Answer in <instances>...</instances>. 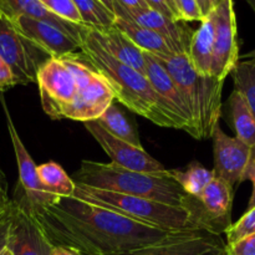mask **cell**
Here are the masks:
<instances>
[{
    "label": "cell",
    "mask_w": 255,
    "mask_h": 255,
    "mask_svg": "<svg viewBox=\"0 0 255 255\" xmlns=\"http://www.w3.org/2000/svg\"><path fill=\"white\" fill-rule=\"evenodd\" d=\"M224 255H226V254H224Z\"/></svg>",
    "instance_id": "7dc6e473"
},
{
    "label": "cell",
    "mask_w": 255,
    "mask_h": 255,
    "mask_svg": "<svg viewBox=\"0 0 255 255\" xmlns=\"http://www.w3.org/2000/svg\"><path fill=\"white\" fill-rule=\"evenodd\" d=\"M242 59H247V60H254L255 61V49L252 50L251 52L246 54L244 56H242Z\"/></svg>",
    "instance_id": "60d3db41"
},
{
    "label": "cell",
    "mask_w": 255,
    "mask_h": 255,
    "mask_svg": "<svg viewBox=\"0 0 255 255\" xmlns=\"http://www.w3.org/2000/svg\"><path fill=\"white\" fill-rule=\"evenodd\" d=\"M114 11L116 16L127 17L136 24L158 34L167 42L173 54H187L188 52L189 42H191L193 32L189 30V27L182 25L181 21L169 19L151 7L129 11L115 2Z\"/></svg>",
    "instance_id": "5bb4252c"
},
{
    "label": "cell",
    "mask_w": 255,
    "mask_h": 255,
    "mask_svg": "<svg viewBox=\"0 0 255 255\" xmlns=\"http://www.w3.org/2000/svg\"><path fill=\"white\" fill-rule=\"evenodd\" d=\"M80 50L110 82L115 99L124 106L161 127L186 131L184 122L156 94L147 77L102 50L89 35L87 26L82 31Z\"/></svg>",
    "instance_id": "277c9868"
},
{
    "label": "cell",
    "mask_w": 255,
    "mask_h": 255,
    "mask_svg": "<svg viewBox=\"0 0 255 255\" xmlns=\"http://www.w3.org/2000/svg\"><path fill=\"white\" fill-rule=\"evenodd\" d=\"M100 1H101L102 4H104L105 6L107 7V9L111 10L112 12H115L114 11V10H115V1H114V0H100Z\"/></svg>",
    "instance_id": "ab89813d"
},
{
    "label": "cell",
    "mask_w": 255,
    "mask_h": 255,
    "mask_svg": "<svg viewBox=\"0 0 255 255\" xmlns=\"http://www.w3.org/2000/svg\"><path fill=\"white\" fill-rule=\"evenodd\" d=\"M169 1H171L172 5H173L174 10H176L177 15H178V17H179V21H181V16H179V11H178V0H169Z\"/></svg>",
    "instance_id": "b9f144b4"
},
{
    "label": "cell",
    "mask_w": 255,
    "mask_h": 255,
    "mask_svg": "<svg viewBox=\"0 0 255 255\" xmlns=\"http://www.w3.org/2000/svg\"><path fill=\"white\" fill-rule=\"evenodd\" d=\"M228 112L237 138L253 148L255 147V117L237 90H233L228 99Z\"/></svg>",
    "instance_id": "7402d4cb"
},
{
    "label": "cell",
    "mask_w": 255,
    "mask_h": 255,
    "mask_svg": "<svg viewBox=\"0 0 255 255\" xmlns=\"http://www.w3.org/2000/svg\"><path fill=\"white\" fill-rule=\"evenodd\" d=\"M246 1H247V4L251 6V9L253 10V12L255 14V0H246Z\"/></svg>",
    "instance_id": "7bdbcfd3"
},
{
    "label": "cell",
    "mask_w": 255,
    "mask_h": 255,
    "mask_svg": "<svg viewBox=\"0 0 255 255\" xmlns=\"http://www.w3.org/2000/svg\"><path fill=\"white\" fill-rule=\"evenodd\" d=\"M214 17L213 10L201 21V26L192 35L188 47V59L192 67L203 76H211L213 61Z\"/></svg>",
    "instance_id": "ffe728a7"
},
{
    "label": "cell",
    "mask_w": 255,
    "mask_h": 255,
    "mask_svg": "<svg viewBox=\"0 0 255 255\" xmlns=\"http://www.w3.org/2000/svg\"><path fill=\"white\" fill-rule=\"evenodd\" d=\"M81 17L82 25L96 30L115 26L116 15L100 0H72Z\"/></svg>",
    "instance_id": "484cf974"
},
{
    "label": "cell",
    "mask_w": 255,
    "mask_h": 255,
    "mask_svg": "<svg viewBox=\"0 0 255 255\" xmlns=\"http://www.w3.org/2000/svg\"><path fill=\"white\" fill-rule=\"evenodd\" d=\"M234 189L223 179L214 177L199 197L204 214L214 226L218 234L224 233L231 226V212Z\"/></svg>",
    "instance_id": "ac0fdd59"
},
{
    "label": "cell",
    "mask_w": 255,
    "mask_h": 255,
    "mask_svg": "<svg viewBox=\"0 0 255 255\" xmlns=\"http://www.w3.org/2000/svg\"><path fill=\"white\" fill-rule=\"evenodd\" d=\"M171 4H172V2H171ZM173 9H174V7H173ZM174 11H176V10H174ZM178 19H179V17H178Z\"/></svg>",
    "instance_id": "bcb514c9"
},
{
    "label": "cell",
    "mask_w": 255,
    "mask_h": 255,
    "mask_svg": "<svg viewBox=\"0 0 255 255\" xmlns=\"http://www.w3.org/2000/svg\"><path fill=\"white\" fill-rule=\"evenodd\" d=\"M10 222H11V203L4 212L0 213V253L6 248Z\"/></svg>",
    "instance_id": "d6a6232c"
},
{
    "label": "cell",
    "mask_w": 255,
    "mask_h": 255,
    "mask_svg": "<svg viewBox=\"0 0 255 255\" xmlns=\"http://www.w3.org/2000/svg\"><path fill=\"white\" fill-rule=\"evenodd\" d=\"M176 82L193 121V138H212L222 116V91L224 81L199 75L192 67L188 54L154 56Z\"/></svg>",
    "instance_id": "8992f818"
},
{
    "label": "cell",
    "mask_w": 255,
    "mask_h": 255,
    "mask_svg": "<svg viewBox=\"0 0 255 255\" xmlns=\"http://www.w3.org/2000/svg\"><path fill=\"white\" fill-rule=\"evenodd\" d=\"M50 255H81V254H80L77 251H75V249L69 248V247L56 246L52 248Z\"/></svg>",
    "instance_id": "74e56055"
},
{
    "label": "cell",
    "mask_w": 255,
    "mask_h": 255,
    "mask_svg": "<svg viewBox=\"0 0 255 255\" xmlns=\"http://www.w3.org/2000/svg\"><path fill=\"white\" fill-rule=\"evenodd\" d=\"M0 56L11 70L16 85L36 82L40 67L49 54L20 34L14 25L0 14Z\"/></svg>",
    "instance_id": "52a82bcc"
},
{
    "label": "cell",
    "mask_w": 255,
    "mask_h": 255,
    "mask_svg": "<svg viewBox=\"0 0 255 255\" xmlns=\"http://www.w3.org/2000/svg\"><path fill=\"white\" fill-rule=\"evenodd\" d=\"M221 1H222V0H211V4H212V6H213V9H214V7H216L217 5H218Z\"/></svg>",
    "instance_id": "ee69618b"
},
{
    "label": "cell",
    "mask_w": 255,
    "mask_h": 255,
    "mask_svg": "<svg viewBox=\"0 0 255 255\" xmlns=\"http://www.w3.org/2000/svg\"><path fill=\"white\" fill-rule=\"evenodd\" d=\"M227 244H232L239 239L255 233V207L247 209L246 213L234 224H231L226 232Z\"/></svg>",
    "instance_id": "83f0119b"
},
{
    "label": "cell",
    "mask_w": 255,
    "mask_h": 255,
    "mask_svg": "<svg viewBox=\"0 0 255 255\" xmlns=\"http://www.w3.org/2000/svg\"><path fill=\"white\" fill-rule=\"evenodd\" d=\"M144 1L147 2V5H148L151 9L161 12V14H163L164 16L169 17V19H173V20H177V21H179L178 15H177V12L174 11L173 5L171 4L169 0H144Z\"/></svg>",
    "instance_id": "1f68e13d"
},
{
    "label": "cell",
    "mask_w": 255,
    "mask_h": 255,
    "mask_svg": "<svg viewBox=\"0 0 255 255\" xmlns=\"http://www.w3.org/2000/svg\"><path fill=\"white\" fill-rule=\"evenodd\" d=\"M0 101H1L5 116H6L7 131H9L10 138H11L15 157H16L17 169H19V184H17V188L22 193L16 199L21 202L30 212H34L36 209L41 208V207L52 203L59 197L49 193L44 188V186L40 183L36 172L37 166L35 164L34 159L31 158L29 152H27L25 144L22 143L21 138L19 136V132L15 128V125L12 122L9 110H7V106L5 104L4 99L1 97V95H0Z\"/></svg>",
    "instance_id": "9c48e42d"
},
{
    "label": "cell",
    "mask_w": 255,
    "mask_h": 255,
    "mask_svg": "<svg viewBox=\"0 0 255 255\" xmlns=\"http://www.w3.org/2000/svg\"><path fill=\"white\" fill-rule=\"evenodd\" d=\"M169 173L188 196L196 199H199L204 188L214 178L213 171L207 169L199 162H192L186 171L169 169Z\"/></svg>",
    "instance_id": "d4e9b609"
},
{
    "label": "cell",
    "mask_w": 255,
    "mask_h": 255,
    "mask_svg": "<svg viewBox=\"0 0 255 255\" xmlns=\"http://www.w3.org/2000/svg\"><path fill=\"white\" fill-rule=\"evenodd\" d=\"M214 42L211 76L224 81L239 61L238 30L233 0H222L213 9Z\"/></svg>",
    "instance_id": "ba28073f"
},
{
    "label": "cell",
    "mask_w": 255,
    "mask_h": 255,
    "mask_svg": "<svg viewBox=\"0 0 255 255\" xmlns=\"http://www.w3.org/2000/svg\"><path fill=\"white\" fill-rule=\"evenodd\" d=\"M15 85H16V81H15L11 70L7 66L6 62L2 60V57L0 56V92L15 86Z\"/></svg>",
    "instance_id": "e575fe53"
},
{
    "label": "cell",
    "mask_w": 255,
    "mask_h": 255,
    "mask_svg": "<svg viewBox=\"0 0 255 255\" xmlns=\"http://www.w3.org/2000/svg\"><path fill=\"white\" fill-rule=\"evenodd\" d=\"M96 121L112 136L124 139L137 148H143L134 122L131 121L129 117L126 116V114L114 102L105 110L104 114Z\"/></svg>",
    "instance_id": "603a6c76"
},
{
    "label": "cell",
    "mask_w": 255,
    "mask_h": 255,
    "mask_svg": "<svg viewBox=\"0 0 255 255\" xmlns=\"http://www.w3.org/2000/svg\"><path fill=\"white\" fill-rule=\"evenodd\" d=\"M85 127L99 142L104 151L109 154L112 163L129 171L143 172V173H157L167 169L143 148H137L128 142L110 134L106 129L100 126L96 120L85 122Z\"/></svg>",
    "instance_id": "8fae6325"
},
{
    "label": "cell",
    "mask_w": 255,
    "mask_h": 255,
    "mask_svg": "<svg viewBox=\"0 0 255 255\" xmlns=\"http://www.w3.org/2000/svg\"><path fill=\"white\" fill-rule=\"evenodd\" d=\"M251 181L253 184V192H252L251 199L248 203V209H252L255 207V147L252 148L251 152V158H249L248 166H247L246 171L243 174V182L244 181Z\"/></svg>",
    "instance_id": "836d02e7"
},
{
    "label": "cell",
    "mask_w": 255,
    "mask_h": 255,
    "mask_svg": "<svg viewBox=\"0 0 255 255\" xmlns=\"http://www.w3.org/2000/svg\"><path fill=\"white\" fill-rule=\"evenodd\" d=\"M26 39L44 50L50 57H62L77 52L81 44L59 27L41 20L19 16L9 20Z\"/></svg>",
    "instance_id": "9a60e30c"
},
{
    "label": "cell",
    "mask_w": 255,
    "mask_h": 255,
    "mask_svg": "<svg viewBox=\"0 0 255 255\" xmlns=\"http://www.w3.org/2000/svg\"><path fill=\"white\" fill-rule=\"evenodd\" d=\"M144 64H146V77L151 86L153 87L156 94L168 105L169 109L184 122L186 132L193 137L194 128L191 112L169 72L153 55L148 52H144Z\"/></svg>",
    "instance_id": "2e32d148"
},
{
    "label": "cell",
    "mask_w": 255,
    "mask_h": 255,
    "mask_svg": "<svg viewBox=\"0 0 255 255\" xmlns=\"http://www.w3.org/2000/svg\"><path fill=\"white\" fill-rule=\"evenodd\" d=\"M36 172L40 183L49 193L56 197L74 196L76 184L71 177L67 176L66 172L59 163L47 162V163L40 164L37 166Z\"/></svg>",
    "instance_id": "cb8c5ba5"
},
{
    "label": "cell",
    "mask_w": 255,
    "mask_h": 255,
    "mask_svg": "<svg viewBox=\"0 0 255 255\" xmlns=\"http://www.w3.org/2000/svg\"><path fill=\"white\" fill-rule=\"evenodd\" d=\"M39 1L52 14L57 15L61 19L74 22V24L82 25L81 17H80L79 11L72 0H39Z\"/></svg>",
    "instance_id": "f1b7e54d"
},
{
    "label": "cell",
    "mask_w": 255,
    "mask_h": 255,
    "mask_svg": "<svg viewBox=\"0 0 255 255\" xmlns=\"http://www.w3.org/2000/svg\"><path fill=\"white\" fill-rule=\"evenodd\" d=\"M214 177L223 179L232 188L243 182V174L251 158L252 148L237 137H231L218 126L213 134Z\"/></svg>",
    "instance_id": "7c38bea8"
},
{
    "label": "cell",
    "mask_w": 255,
    "mask_h": 255,
    "mask_svg": "<svg viewBox=\"0 0 255 255\" xmlns=\"http://www.w3.org/2000/svg\"><path fill=\"white\" fill-rule=\"evenodd\" d=\"M197 2H198L199 9H201L202 14H203L204 17H206L207 15L213 10V6H212L211 4V0H197Z\"/></svg>",
    "instance_id": "f35d334b"
},
{
    "label": "cell",
    "mask_w": 255,
    "mask_h": 255,
    "mask_svg": "<svg viewBox=\"0 0 255 255\" xmlns=\"http://www.w3.org/2000/svg\"><path fill=\"white\" fill-rule=\"evenodd\" d=\"M114 1L116 4H119L121 7H124V9L129 10V11H133V10H143L149 7L144 0H114Z\"/></svg>",
    "instance_id": "8d00e7d4"
},
{
    "label": "cell",
    "mask_w": 255,
    "mask_h": 255,
    "mask_svg": "<svg viewBox=\"0 0 255 255\" xmlns=\"http://www.w3.org/2000/svg\"><path fill=\"white\" fill-rule=\"evenodd\" d=\"M234 90L243 96L249 110L255 117V61L244 60L238 61L232 71Z\"/></svg>",
    "instance_id": "4316f807"
},
{
    "label": "cell",
    "mask_w": 255,
    "mask_h": 255,
    "mask_svg": "<svg viewBox=\"0 0 255 255\" xmlns=\"http://www.w3.org/2000/svg\"><path fill=\"white\" fill-rule=\"evenodd\" d=\"M72 197L95 206L104 207L132 221L167 232L207 231L214 233L211 224L198 214L152 199L79 186V184H76Z\"/></svg>",
    "instance_id": "5b68a950"
},
{
    "label": "cell",
    "mask_w": 255,
    "mask_h": 255,
    "mask_svg": "<svg viewBox=\"0 0 255 255\" xmlns=\"http://www.w3.org/2000/svg\"><path fill=\"white\" fill-rule=\"evenodd\" d=\"M87 32L102 50L115 57L117 61L132 67L139 74L146 76L144 52L136 44H133L121 30L117 29L116 26L105 30L87 27Z\"/></svg>",
    "instance_id": "e0dca14e"
},
{
    "label": "cell",
    "mask_w": 255,
    "mask_h": 255,
    "mask_svg": "<svg viewBox=\"0 0 255 255\" xmlns=\"http://www.w3.org/2000/svg\"><path fill=\"white\" fill-rule=\"evenodd\" d=\"M30 213L52 246L69 247L81 255H124L179 233L132 221L75 197H59Z\"/></svg>",
    "instance_id": "6da1fadb"
},
{
    "label": "cell",
    "mask_w": 255,
    "mask_h": 255,
    "mask_svg": "<svg viewBox=\"0 0 255 255\" xmlns=\"http://www.w3.org/2000/svg\"><path fill=\"white\" fill-rule=\"evenodd\" d=\"M11 203V199L9 198V184L5 177V173L0 168V213L4 212Z\"/></svg>",
    "instance_id": "d590c367"
},
{
    "label": "cell",
    "mask_w": 255,
    "mask_h": 255,
    "mask_svg": "<svg viewBox=\"0 0 255 255\" xmlns=\"http://www.w3.org/2000/svg\"><path fill=\"white\" fill-rule=\"evenodd\" d=\"M115 26L126 34L128 39L133 44H136L142 51L148 52L153 56H169L173 54L167 42L158 34L136 24L127 17L116 16Z\"/></svg>",
    "instance_id": "44dd1931"
},
{
    "label": "cell",
    "mask_w": 255,
    "mask_h": 255,
    "mask_svg": "<svg viewBox=\"0 0 255 255\" xmlns=\"http://www.w3.org/2000/svg\"><path fill=\"white\" fill-rule=\"evenodd\" d=\"M0 255H11V253H10V252L7 251V248H5L4 251H2L1 253H0Z\"/></svg>",
    "instance_id": "f6af8a7d"
},
{
    "label": "cell",
    "mask_w": 255,
    "mask_h": 255,
    "mask_svg": "<svg viewBox=\"0 0 255 255\" xmlns=\"http://www.w3.org/2000/svg\"><path fill=\"white\" fill-rule=\"evenodd\" d=\"M226 255H255V233L227 244Z\"/></svg>",
    "instance_id": "f546056e"
},
{
    "label": "cell",
    "mask_w": 255,
    "mask_h": 255,
    "mask_svg": "<svg viewBox=\"0 0 255 255\" xmlns=\"http://www.w3.org/2000/svg\"><path fill=\"white\" fill-rule=\"evenodd\" d=\"M36 84L42 109L51 119L95 121L115 100L110 82L81 50L50 57L40 67Z\"/></svg>",
    "instance_id": "7a4b0ae2"
},
{
    "label": "cell",
    "mask_w": 255,
    "mask_h": 255,
    "mask_svg": "<svg viewBox=\"0 0 255 255\" xmlns=\"http://www.w3.org/2000/svg\"><path fill=\"white\" fill-rule=\"evenodd\" d=\"M75 184L128 196L142 197L172 207L187 209L206 219L218 234L208 217L204 214L198 199L192 198L182 189L169 173V169L157 173L134 172L112 163L84 159L74 173ZM221 236V234H219Z\"/></svg>",
    "instance_id": "3957f363"
},
{
    "label": "cell",
    "mask_w": 255,
    "mask_h": 255,
    "mask_svg": "<svg viewBox=\"0 0 255 255\" xmlns=\"http://www.w3.org/2000/svg\"><path fill=\"white\" fill-rule=\"evenodd\" d=\"M181 21H202L204 19L197 0H178Z\"/></svg>",
    "instance_id": "4dcf8cb0"
},
{
    "label": "cell",
    "mask_w": 255,
    "mask_h": 255,
    "mask_svg": "<svg viewBox=\"0 0 255 255\" xmlns=\"http://www.w3.org/2000/svg\"><path fill=\"white\" fill-rule=\"evenodd\" d=\"M11 255H50L52 246L29 209L11 199V222L6 241Z\"/></svg>",
    "instance_id": "30bf717a"
},
{
    "label": "cell",
    "mask_w": 255,
    "mask_h": 255,
    "mask_svg": "<svg viewBox=\"0 0 255 255\" xmlns=\"http://www.w3.org/2000/svg\"><path fill=\"white\" fill-rule=\"evenodd\" d=\"M226 247L219 234L189 231L179 232L168 241L124 255H224Z\"/></svg>",
    "instance_id": "4fadbf2b"
},
{
    "label": "cell",
    "mask_w": 255,
    "mask_h": 255,
    "mask_svg": "<svg viewBox=\"0 0 255 255\" xmlns=\"http://www.w3.org/2000/svg\"><path fill=\"white\" fill-rule=\"evenodd\" d=\"M0 14L7 20H14L19 16H27L46 21L71 35L81 44V35L85 29L84 25H77L61 19L47 10L39 0H0Z\"/></svg>",
    "instance_id": "d6986e66"
}]
</instances>
